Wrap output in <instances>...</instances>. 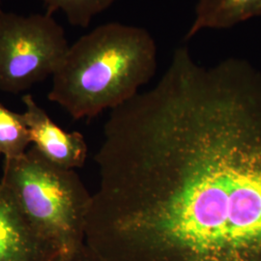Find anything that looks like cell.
<instances>
[{"instance_id":"cell-2","label":"cell","mask_w":261,"mask_h":261,"mask_svg":"<svg viewBox=\"0 0 261 261\" xmlns=\"http://www.w3.org/2000/svg\"><path fill=\"white\" fill-rule=\"evenodd\" d=\"M157 56L147 29L120 22L99 25L69 47L51 76L48 99L75 119L112 111L149 83Z\"/></svg>"},{"instance_id":"cell-3","label":"cell","mask_w":261,"mask_h":261,"mask_svg":"<svg viewBox=\"0 0 261 261\" xmlns=\"http://www.w3.org/2000/svg\"><path fill=\"white\" fill-rule=\"evenodd\" d=\"M0 181L62 257L85 243L92 195L74 169L56 166L30 146L18 158L4 160Z\"/></svg>"},{"instance_id":"cell-7","label":"cell","mask_w":261,"mask_h":261,"mask_svg":"<svg viewBox=\"0 0 261 261\" xmlns=\"http://www.w3.org/2000/svg\"><path fill=\"white\" fill-rule=\"evenodd\" d=\"M261 16V0H197L195 18L187 32L190 40L206 29H226Z\"/></svg>"},{"instance_id":"cell-10","label":"cell","mask_w":261,"mask_h":261,"mask_svg":"<svg viewBox=\"0 0 261 261\" xmlns=\"http://www.w3.org/2000/svg\"><path fill=\"white\" fill-rule=\"evenodd\" d=\"M59 261H106L90 249L85 243L81 246L76 251L65 257H61Z\"/></svg>"},{"instance_id":"cell-4","label":"cell","mask_w":261,"mask_h":261,"mask_svg":"<svg viewBox=\"0 0 261 261\" xmlns=\"http://www.w3.org/2000/svg\"><path fill=\"white\" fill-rule=\"evenodd\" d=\"M69 47L64 29L53 15L0 10V89L19 93L53 76Z\"/></svg>"},{"instance_id":"cell-1","label":"cell","mask_w":261,"mask_h":261,"mask_svg":"<svg viewBox=\"0 0 261 261\" xmlns=\"http://www.w3.org/2000/svg\"><path fill=\"white\" fill-rule=\"evenodd\" d=\"M85 244L106 261H261V74L177 47L111 111Z\"/></svg>"},{"instance_id":"cell-12","label":"cell","mask_w":261,"mask_h":261,"mask_svg":"<svg viewBox=\"0 0 261 261\" xmlns=\"http://www.w3.org/2000/svg\"><path fill=\"white\" fill-rule=\"evenodd\" d=\"M0 156H1V154H0Z\"/></svg>"},{"instance_id":"cell-5","label":"cell","mask_w":261,"mask_h":261,"mask_svg":"<svg viewBox=\"0 0 261 261\" xmlns=\"http://www.w3.org/2000/svg\"><path fill=\"white\" fill-rule=\"evenodd\" d=\"M61 257L0 181V261H59Z\"/></svg>"},{"instance_id":"cell-11","label":"cell","mask_w":261,"mask_h":261,"mask_svg":"<svg viewBox=\"0 0 261 261\" xmlns=\"http://www.w3.org/2000/svg\"><path fill=\"white\" fill-rule=\"evenodd\" d=\"M2 1H3V0H0V4H1V2H2Z\"/></svg>"},{"instance_id":"cell-8","label":"cell","mask_w":261,"mask_h":261,"mask_svg":"<svg viewBox=\"0 0 261 261\" xmlns=\"http://www.w3.org/2000/svg\"><path fill=\"white\" fill-rule=\"evenodd\" d=\"M31 146L23 114L0 103V154L4 160L18 158Z\"/></svg>"},{"instance_id":"cell-6","label":"cell","mask_w":261,"mask_h":261,"mask_svg":"<svg viewBox=\"0 0 261 261\" xmlns=\"http://www.w3.org/2000/svg\"><path fill=\"white\" fill-rule=\"evenodd\" d=\"M21 101L31 146L56 166L74 170L82 168L88 153L84 136L59 127L32 95L22 96Z\"/></svg>"},{"instance_id":"cell-13","label":"cell","mask_w":261,"mask_h":261,"mask_svg":"<svg viewBox=\"0 0 261 261\" xmlns=\"http://www.w3.org/2000/svg\"><path fill=\"white\" fill-rule=\"evenodd\" d=\"M59 260H60V259H59Z\"/></svg>"},{"instance_id":"cell-9","label":"cell","mask_w":261,"mask_h":261,"mask_svg":"<svg viewBox=\"0 0 261 261\" xmlns=\"http://www.w3.org/2000/svg\"><path fill=\"white\" fill-rule=\"evenodd\" d=\"M47 7V13L53 15L61 11L70 24L87 28L91 20L109 9L117 0H40Z\"/></svg>"}]
</instances>
